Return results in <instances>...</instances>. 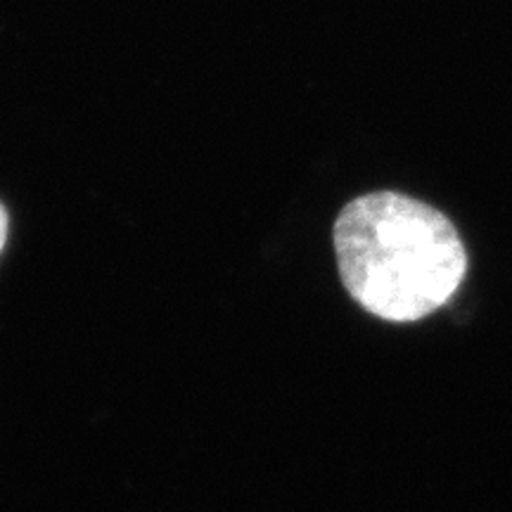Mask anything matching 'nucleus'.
<instances>
[{
	"mask_svg": "<svg viewBox=\"0 0 512 512\" xmlns=\"http://www.w3.org/2000/svg\"><path fill=\"white\" fill-rule=\"evenodd\" d=\"M342 283L356 304L389 323H415L441 309L467 273L456 226L430 204L370 192L335 223Z\"/></svg>",
	"mask_w": 512,
	"mask_h": 512,
	"instance_id": "obj_1",
	"label": "nucleus"
},
{
	"mask_svg": "<svg viewBox=\"0 0 512 512\" xmlns=\"http://www.w3.org/2000/svg\"><path fill=\"white\" fill-rule=\"evenodd\" d=\"M5 240H8V211L0 204V252H3Z\"/></svg>",
	"mask_w": 512,
	"mask_h": 512,
	"instance_id": "obj_2",
	"label": "nucleus"
}]
</instances>
